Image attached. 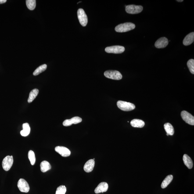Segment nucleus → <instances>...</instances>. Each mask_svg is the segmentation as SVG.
<instances>
[{
  "label": "nucleus",
  "instance_id": "14",
  "mask_svg": "<svg viewBox=\"0 0 194 194\" xmlns=\"http://www.w3.org/2000/svg\"><path fill=\"white\" fill-rule=\"evenodd\" d=\"M95 161L93 159L88 160L84 164V170L87 173H90L93 170L95 166Z\"/></svg>",
  "mask_w": 194,
  "mask_h": 194
},
{
  "label": "nucleus",
  "instance_id": "11",
  "mask_svg": "<svg viewBox=\"0 0 194 194\" xmlns=\"http://www.w3.org/2000/svg\"><path fill=\"white\" fill-rule=\"evenodd\" d=\"M168 43L169 41L167 38L165 37H162L156 41L155 46L157 48H165Z\"/></svg>",
  "mask_w": 194,
  "mask_h": 194
},
{
  "label": "nucleus",
  "instance_id": "21",
  "mask_svg": "<svg viewBox=\"0 0 194 194\" xmlns=\"http://www.w3.org/2000/svg\"><path fill=\"white\" fill-rule=\"evenodd\" d=\"M39 92V90L37 89H34L32 90L29 94L28 102L29 103H31L35 99L36 97L38 95Z\"/></svg>",
  "mask_w": 194,
  "mask_h": 194
},
{
  "label": "nucleus",
  "instance_id": "25",
  "mask_svg": "<svg viewBox=\"0 0 194 194\" xmlns=\"http://www.w3.org/2000/svg\"><path fill=\"white\" fill-rule=\"evenodd\" d=\"M28 158L32 165H34L36 162L35 154L32 150L29 151L28 152Z\"/></svg>",
  "mask_w": 194,
  "mask_h": 194
},
{
  "label": "nucleus",
  "instance_id": "18",
  "mask_svg": "<svg viewBox=\"0 0 194 194\" xmlns=\"http://www.w3.org/2000/svg\"><path fill=\"white\" fill-rule=\"evenodd\" d=\"M23 129L21 131V134L23 137L27 136L30 134L31 130L30 126L28 123H25L23 124Z\"/></svg>",
  "mask_w": 194,
  "mask_h": 194
},
{
  "label": "nucleus",
  "instance_id": "13",
  "mask_svg": "<svg viewBox=\"0 0 194 194\" xmlns=\"http://www.w3.org/2000/svg\"><path fill=\"white\" fill-rule=\"evenodd\" d=\"M108 188V185L107 183L103 182L100 183L97 187L95 188V193L98 194L100 193L106 192Z\"/></svg>",
  "mask_w": 194,
  "mask_h": 194
},
{
  "label": "nucleus",
  "instance_id": "10",
  "mask_svg": "<svg viewBox=\"0 0 194 194\" xmlns=\"http://www.w3.org/2000/svg\"><path fill=\"white\" fill-rule=\"evenodd\" d=\"M55 150L63 157H68L71 153L70 151L68 148L63 146H56L55 147Z\"/></svg>",
  "mask_w": 194,
  "mask_h": 194
},
{
  "label": "nucleus",
  "instance_id": "26",
  "mask_svg": "<svg viewBox=\"0 0 194 194\" xmlns=\"http://www.w3.org/2000/svg\"><path fill=\"white\" fill-rule=\"evenodd\" d=\"M187 65L190 72L192 74H194V60L191 59L188 61Z\"/></svg>",
  "mask_w": 194,
  "mask_h": 194
},
{
  "label": "nucleus",
  "instance_id": "4",
  "mask_svg": "<svg viewBox=\"0 0 194 194\" xmlns=\"http://www.w3.org/2000/svg\"><path fill=\"white\" fill-rule=\"evenodd\" d=\"M143 9L141 5H129L126 6V11L127 13L131 14H136L140 13Z\"/></svg>",
  "mask_w": 194,
  "mask_h": 194
},
{
  "label": "nucleus",
  "instance_id": "9",
  "mask_svg": "<svg viewBox=\"0 0 194 194\" xmlns=\"http://www.w3.org/2000/svg\"><path fill=\"white\" fill-rule=\"evenodd\" d=\"M17 186L19 191L22 192L27 193L30 190V187L28 183L23 179H20L18 181Z\"/></svg>",
  "mask_w": 194,
  "mask_h": 194
},
{
  "label": "nucleus",
  "instance_id": "29",
  "mask_svg": "<svg viewBox=\"0 0 194 194\" xmlns=\"http://www.w3.org/2000/svg\"><path fill=\"white\" fill-rule=\"evenodd\" d=\"M177 1L178 2H182L183 1V0H178V1Z\"/></svg>",
  "mask_w": 194,
  "mask_h": 194
},
{
  "label": "nucleus",
  "instance_id": "17",
  "mask_svg": "<svg viewBox=\"0 0 194 194\" xmlns=\"http://www.w3.org/2000/svg\"><path fill=\"white\" fill-rule=\"evenodd\" d=\"M145 122L142 120L139 119H134L131 122L132 126L136 128H142L145 126Z\"/></svg>",
  "mask_w": 194,
  "mask_h": 194
},
{
  "label": "nucleus",
  "instance_id": "28",
  "mask_svg": "<svg viewBox=\"0 0 194 194\" xmlns=\"http://www.w3.org/2000/svg\"><path fill=\"white\" fill-rule=\"evenodd\" d=\"M6 2V0H0V4L5 3Z\"/></svg>",
  "mask_w": 194,
  "mask_h": 194
},
{
  "label": "nucleus",
  "instance_id": "16",
  "mask_svg": "<svg viewBox=\"0 0 194 194\" xmlns=\"http://www.w3.org/2000/svg\"><path fill=\"white\" fill-rule=\"evenodd\" d=\"M183 161L184 164L189 169H191L193 167V163L192 159L187 155L184 154L183 156Z\"/></svg>",
  "mask_w": 194,
  "mask_h": 194
},
{
  "label": "nucleus",
  "instance_id": "8",
  "mask_svg": "<svg viewBox=\"0 0 194 194\" xmlns=\"http://www.w3.org/2000/svg\"><path fill=\"white\" fill-rule=\"evenodd\" d=\"M181 118L185 122L191 125H194V117L190 113L186 111H183L181 113Z\"/></svg>",
  "mask_w": 194,
  "mask_h": 194
},
{
  "label": "nucleus",
  "instance_id": "12",
  "mask_svg": "<svg viewBox=\"0 0 194 194\" xmlns=\"http://www.w3.org/2000/svg\"><path fill=\"white\" fill-rule=\"evenodd\" d=\"M82 121V119L78 116H75L70 119L65 120L63 122V125L64 126H71L73 124H77L81 122Z\"/></svg>",
  "mask_w": 194,
  "mask_h": 194
},
{
  "label": "nucleus",
  "instance_id": "15",
  "mask_svg": "<svg viewBox=\"0 0 194 194\" xmlns=\"http://www.w3.org/2000/svg\"><path fill=\"white\" fill-rule=\"evenodd\" d=\"M194 41V33L192 32L187 35L184 38L183 41V44L185 46L191 45Z\"/></svg>",
  "mask_w": 194,
  "mask_h": 194
},
{
  "label": "nucleus",
  "instance_id": "2",
  "mask_svg": "<svg viewBox=\"0 0 194 194\" xmlns=\"http://www.w3.org/2000/svg\"><path fill=\"white\" fill-rule=\"evenodd\" d=\"M117 105L119 109L124 111H130L134 110L136 108L134 104L122 101H118Z\"/></svg>",
  "mask_w": 194,
  "mask_h": 194
},
{
  "label": "nucleus",
  "instance_id": "6",
  "mask_svg": "<svg viewBox=\"0 0 194 194\" xmlns=\"http://www.w3.org/2000/svg\"><path fill=\"white\" fill-rule=\"evenodd\" d=\"M13 163V156H7L3 160L2 163L3 168L5 171H9L12 167Z\"/></svg>",
  "mask_w": 194,
  "mask_h": 194
},
{
  "label": "nucleus",
  "instance_id": "19",
  "mask_svg": "<svg viewBox=\"0 0 194 194\" xmlns=\"http://www.w3.org/2000/svg\"><path fill=\"white\" fill-rule=\"evenodd\" d=\"M40 166L41 171L43 173L46 172L51 169L50 163L47 161H43L41 162Z\"/></svg>",
  "mask_w": 194,
  "mask_h": 194
},
{
  "label": "nucleus",
  "instance_id": "22",
  "mask_svg": "<svg viewBox=\"0 0 194 194\" xmlns=\"http://www.w3.org/2000/svg\"><path fill=\"white\" fill-rule=\"evenodd\" d=\"M173 178V176L171 175H170L167 176L162 183L161 185V188L163 189V188L167 187L168 186L169 184L172 181Z\"/></svg>",
  "mask_w": 194,
  "mask_h": 194
},
{
  "label": "nucleus",
  "instance_id": "24",
  "mask_svg": "<svg viewBox=\"0 0 194 194\" xmlns=\"http://www.w3.org/2000/svg\"><path fill=\"white\" fill-rule=\"evenodd\" d=\"M26 4L29 9L33 10L36 7V1L35 0H27L26 1Z\"/></svg>",
  "mask_w": 194,
  "mask_h": 194
},
{
  "label": "nucleus",
  "instance_id": "20",
  "mask_svg": "<svg viewBox=\"0 0 194 194\" xmlns=\"http://www.w3.org/2000/svg\"><path fill=\"white\" fill-rule=\"evenodd\" d=\"M165 131L168 135L172 136L174 134V127L170 123H166L164 125Z\"/></svg>",
  "mask_w": 194,
  "mask_h": 194
},
{
  "label": "nucleus",
  "instance_id": "27",
  "mask_svg": "<svg viewBox=\"0 0 194 194\" xmlns=\"http://www.w3.org/2000/svg\"><path fill=\"white\" fill-rule=\"evenodd\" d=\"M66 191V187L64 185H60L57 188L55 194H65Z\"/></svg>",
  "mask_w": 194,
  "mask_h": 194
},
{
  "label": "nucleus",
  "instance_id": "7",
  "mask_svg": "<svg viewBox=\"0 0 194 194\" xmlns=\"http://www.w3.org/2000/svg\"><path fill=\"white\" fill-rule=\"evenodd\" d=\"M124 50V47L120 45L107 47L105 48V52L109 53L121 54Z\"/></svg>",
  "mask_w": 194,
  "mask_h": 194
},
{
  "label": "nucleus",
  "instance_id": "3",
  "mask_svg": "<svg viewBox=\"0 0 194 194\" xmlns=\"http://www.w3.org/2000/svg\"><path fill=\"white\" fill-rule=\"evenodd\" d=\"M104 75L105 77L112 80H119L122 78V76L121 73L117 70H107L104 73Z\"/></svg>",
  "mask_w": 194,
  "mask_h": 194
},
{
  "label": "nucleus",
  "instance_id": "1",
  "mask_svg": "<svg viewBox=\"0 0 194 194\" xmlns=\"http://www.w3.org/2000/svg\"><path fill=\"white\" fill-rule=\"evenodd\" d=\"M135 25L131 23H126L118 25L115 27V30L117 32H126L135 28Z\"/></svg>",
  "mask_w": 194,
  "mask_h": 194
},
{
  "label": "nucleus",
  "instance_id": "23",
  "mask_svg": "<svg viewBox=\"0 0 194 194\" xmlns=\"http://www.w3.org/2000/svg\"><path fill=\"white\" fill-rule=\"evenodd\" d=\"M47 68V65L45 64L41 65L39 66L33 73V75L34 76H37L40 73L43 72L46 70Z\"/></svg>",
  "mask_w": 194,
  "mask_h": 194
},
{
  "label": "nucleus",
  "instance_id": "5",
  "mask_svg": "<svg viewBox=\"0 0 194 194\" xmlns=\"http://www.w3.org/2000/svg\"><path fill=\"white\" fill-rule=\"evenodd\" d=\"M78 18L82 26H86L88 23V18L84 10L80 8L77 11Z\"/></svg>",
  "mask_w": 194,
  "mask_h": 194
}]
</instances>
